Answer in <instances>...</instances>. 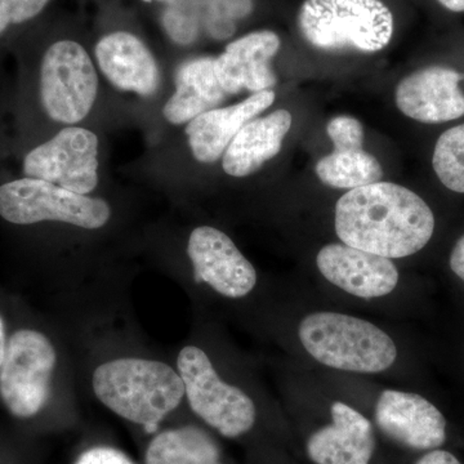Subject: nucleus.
I'll use <instances>...</instances> for the list:
<instances>
[{"label": "nucleus", "mask_w": 464, "mask_h": 464, "mask_svg": "<svg viewBox=\"0 0 464 464\" xmlns=\"http://www.w3.org/2000/svg\"><path fill=\"white\" fill-rule=\"evenodd\" d=\"M334 226L346 246L381 257L405 258L431 240L435 216L420 195L398 183L380 181L341 197Z\"/></svg>", "instance_id": "obj_1"}, {"label": "nucleus", "mask_w": 464, "mask_h": 464, "mask_svg": "<svg viewBox=\"0 0 464 464\" xmlns=\"http://www.w3.org/2000/svg\"><path fill=\"white\" fill-rule=\"evenodd\" d=\"M94 395L110 411L146 431L179 408L185 396L181 375L159 360L121 357L97 366Z\"/></svg>", "instance_id": "obj_2"}, {"label": "nucleus", "mask_w": 464, "mask_h": 464, "mask_svg": "<svg viewBox=\"0 0 464 464\" xmlns=\"http://www.w3.org/2000/svg\"><path fill=\"white\" fill-rule=\"evenodd\" d=\"M103 92L93 56L81 42L66 38L48 45L39 63L38 99L51 123L92 125Z\"/></svg>", "instance_id": "obj_3"}, {"label": "nucleus", "mask_w": 464, "mask_h": 464, "mask_svg": "<svg viewBox=\"0 0 464 464\" xmlns=\"http://www.w3.org/2000/svg\"><path fill=\"white\" fill-rule=\"evenodd\" d=\"M298 337L316 362L337 371L377 374L398 359V347L386 332L344 314H311L299 324Z\"/></svg>", "instance_id": "obj_4"}, {"label": "nucleus", "mask_w": 464, "mask_h": 464, "mask_svg": "<svg viewBox=\"0 0 464 464\" xmlns=\"http://www.w3.org/2000/svg\"><path fill=\"white\" fill-rule=\"evenodd\" d=\"M298 27L317 50L375 53L390 44L395 21L381 0H304Z\"/></svg>", "instance_id": "obj_5"}, {"label": "nucleus", "mask_w": 464, "mask_h": 464, "mask_svg": "<svg viewBox=\"0 0 464 464\" xmlns=\"http://www.w3.org/2000/svg\"><path fill=\"white\" fill-rule=\"evenodd\" d=\"M23 172L24 177L76 194L99 197L105 176V143L92 125L58 128L47 141L26 152Z\"/></svg>", "instance_id": "obj_6"}, {"label": "nucleus", "mask_w": 464, "mask_h": 464, "mask_svg": "<svg viewBox=\"0 0 464 464\" xmlns=\"http://www.w3.org/2000/svg\"><path fill=\"white\" fill-rule=\"evenodd\" d=\"M0 217L14 225L54 222L96 231L110 224L112 207L102 197L76 194L53 183L23 177L0 185Z\"/></svg>", "instance_id": "obj_7"}, {"label": "nucleus", "mask_w": 464, "mask_h": 464, "mask_svg": "<svg viewBox=\"0 0 464 464\" xmlns=\"http://www.w3.org/2000/svg\"><path fill=\"white\" fill-rule=\"evenodd\" d=\"M92 56L105 92L158 111L169 79L143 39L128 30L106 33L94 43Z\"/></svg>", "instance_id": "obj_8"}, {"label": "nucleus", "mask_w": 464, "mask_h": 464, "mask_svg": "<svg viewBox=\"0 0 464 464\" xmlns=\"http://www.w3.org/2000/svg\"><path fill=\"white\" fill-rule=\"evenodd\" d=\"M177 372L181 375L188 405L201 420L227 439L249 432L257 420L253 400L221 380L201 348L186 346L177 357Z\"/></svg>", "instance_id": "obj_9"}, {"label": "nucleus", "mask_w": 464, "mask_h": 464, "mask_svg": "<svg viewBox=\"0 0 464 464\" xmlns=\"http://www.w3.org/2000/svg\"><path fill=\"white\" fill-rule=\"evenodd\" d=\"M57 353L50 338L33 329L12 334L0 369V398L9 413L29 420L50 399Z\"/></svg>", "instance_id": "obj_10"}, {"label": "nucleus", "mask_w": 464, "mask_h": 464, "mask_svg": "<svg viewBox=\"0 0 464 464\" xmlns=\"http://www.w3.org/2000/svg\"><path fill=\"white\" fill-rule=\"evenodd\" d=\"M195 280L226 298L246 297L257 284V271L224 231L198 226L186 246Z\"/></svg>", "instance_id": "obj_11"}, {"label": "nucleus", "mask_w": 464, "mask_h": 464, "mask_svg": "<svg viewBox=\"0 0 464 464\" xmlns=\"http://www.w3.org/2000/svg\"><path fill=\"white\" fill-rule=\"evenodd\" d=\"M375 423L382 432L413 450H435L447 441V420L418 393L384 390L375 405Z\"/></svg>", "instance_id": "obj_12"}, {"label": "nucleus", "mask_w": 464, "mask_h": 464, "mask_svg": "<svg viewBox=\"0 0 464 464\" xmlns=\"http://www.w3.org/2000/svg\"><path fill=\"white\" fill-rule=\"evenodd\" d=\"M227 94L216 72V57L195 56L173 67L168 91L159 105V123L185 127L203 112L219 108Z\"/></svg>", "instance_id": "obj_13"}, {"label": "nucleus", "mask_w": 464, "mask_h": 464, "mask_svg": "<svg viewBox=\"0 0 464 464\" xmlns=\"http://www.w3.org/2000/svg\"><path fill=\"white\" fill-rule=\"evenodd\" d=\"M317 268L333 285L364 299L389 295L399 284V271L390 258L343 243H333L317 253Z\"/></svg>", "instance_id": "obj_14"}, {"label": "nucleus", "mask_w": 464, "mask_h": 464, "mask_svg": "<svg viewBox=\"0 0 464 464\" xmlns=\"http://www.w3.org/2000/svg\"><path fill=\"white\" fill-rule=\"evenodd\" d=\"M464 75L444 66H430L405 76L395 91L400 111L420 123L439 124L464 115Z\"/></svg>", "instance_id": "obj_15"}, {"label": "nucleus", "mask_w": 464, "mask_h": 464, "mask_svg": "<svg viewBox=\"0 0 464 464\" xmlns=\"http://www.w3.org/2000/svg\"><path fill=\"white\" fill-rule=\"evenodd\" d=\"M279 35L270 30L235 39L216 57V72L228 97L273 90L276 85L271 61L280 51Z\"/></svg>", "instance_id": "obj_16"}, {"label": "nucleus", "mask_w": 464, "mask_h": 464, "mask_svg": "<svg viewBox=\"0 0 464 464\" xmlns=\"http://www.w3.org/2000/svg\"><path fill=\"white\" fill-rule=\"evenodd\" d=\"M273 90L250 94L230 106L203 112L183 127L185 145L191 158L199 164H215L224 157L234 137L252 119L274 105Z\"/></svg>", "instance_id": "obj_17"}, {"label": "nucleus", "mask_w": 464, "mask_h": 464, "mask_svg": "<svg viewBox=\"0 0 464 464\" xmlns=\"http://www.w3.org/2000/svg\"><path fill=\"white\" fill-rule=\"evenodd\" d=\"M332 424L308 439L307 456L315 464H369L375 438L371 420L344 402L332 405Z\"/></svg>", "instance_id": "obj_18"}, {"label": "nucleus", "mask_w": 464, "mask_h": 464, "mask_svg": "<svg viewBox=\"0 0 464 464\" xmlns=\"http://www.w3.org/2000/svg\"><path fill=\"white\" fill-rule=\"evenodd\" d=\"M292 121V114L284 109L252 119L226 149L221 159L224 172L232 179H246L257 172L282 151Z\"/></svg>", "instance_id": "obj_19"}, {"label": "nucleus", "mask_w": 464, "mask_h": 464, "mask_svg": "<svg viewBox=\"0 0 464 464\" xmlns=\"http://www.w3.org/2000/svg\"><path fill=\"white\" fill-rule=\"evenodd\" d=\"M221 449L209 433L195 426L159 432L146 449L145 464H224Z\"/></svg>", "instance_id": "obj_20"}, {"label": "nucleus", "mask_w": 464, "mask_h": 464, "mask_svg": "<svg viewBox=\"0 0 464 464\" xmlns=\"http://www.w3.org/2000/svg\"><path fill=\"white\" fill-rule=\"evenodd\" d=\"M317 179L333 188H353L380 182L383 177L380 161L364 149L333 150L316 164Z\"/></svg>", "instance_id": "obj_21"}, {"label": "nucleus", "mask_w": 464, "mask_h": 464, "mask_svg": "<svg viewBox=\"0 0 464 464\" xmlns=\"http://www.w3.org/2000/svg\"><path fill=\"white\" fill-rule=\"evenodd\" d=\"M161 5L159 21L167 38L177 47H190L203 30L201 0H150Z\"/></svg>", "instance_id": "obj_22"}, {"label": "nucleus", "mask_w": 464, "mask_h": 464, "mask_svg": "<svg viewBox=\"0 0 464 464\" xmlns=\"http://www.w3.org/2000/svg\"><path fill=\"white\" fill-rule=\"evenodd\" d=\"M432 166L445 188L464 194V124L440 136L433 150Z\"/></svg>", "instance_id": "obj_23"}, {"label": "nucleus", "mask_w": 464, "mask_h": 464, "mask_svg": "<svg viewBox=\"0 0 464 464\" xmlns=\"http://www.w3.org/2000/svg\"><path fill=\"white\" fill-rule=\"evenodd\" d=\"M203 30L216 41L231 38L237 23L253 12V0H201Z\"/></svg>", "instance_id": "obj_24"}, {"label": "nucleus", "mask_w": 464, "mask_h": 464, "mask_svg": "<svg viewBox=\"0 0 464 464\" xmlns=\"http://www.w3.org/2000/svg\"><path fill=\"white\" fill-rule=\"evenodd\" d=\"M326 133L334 150L362 149L364 130L362 124L353 116H335L326 125Z\"/></svg>", "instance_id": "obj_25"}, {"label": "nucleus", "mask_w": 464, "mask_h": 464, "mask_svg": "<svg viewBox=\"0 0 464 464\" xmlns=\"http://www.w3.org/2000/svg\"><path fill=\"white\" fill-rule=\"evenodd\" d=\"M51 0H0V35L41 14Z\"/></svg>", "instance_id": "obj_26"}, {"label": "nucleus", "mask_w": 464, "mask_h": 464, "mask_svg": "<svg viewBox=\"0 0 464 464\" xmlns=\"http://www.w3.org/2000/svg\"><path fill=\"white\" fill-rule=\"evenodd\" d=\"M74 464H136L128 454L112 447L87 449Z\"/></svg>", "instance_id": "obj_27"}, {"label": "nucleus", "mask_w": 464, "mask_h": 464, "mask_svg": "<svg viewBox=\"0 0 464 464\" xmlns=\"http://www.w3.org/2000/svg\"><path fill=\"white\" fill-rule=\"evenodd\" d=\"M415 464H460V462L450 451L435 449V450H430L429 453L424 454Z\"/></svg>", "instance_id": "obj_28"}, {"label": "nucleus", "mask_w": 464, "mask_h": 464, "mask_svg": "<svg viewBox=\"0 0 464 464\" xmlns=\"http://www.w3.org/2000/svg\"><path fill=\"white\" fill-rule=\"evenodd\" d=\"M450 268L464 283V235L457 241L450 255Z\"/></svg>", "instance_id": "obj_29"}, {"label": "nucleus", "mask_w": 464, "mask_h": 464, "mask_svg": "<svg viewBox=\"0 0 464 464\" xmlns=\"http://www.w3.org/2000/svg\"><path fill=\"white\" fill-rule=\"evenodd\" d=\"M7 338H5V326L3 317L0 315V369L5 362V350H7Z\"/></svg>", "instance_id": "obj_30"}, {"label": "nucleus", "mask_w": 464, "mask_h": 464, "mask_svg": "<svg viewBox=\"0 0 464 464\" xmlns=\"http://www.w3.org/2000/svg\"><path fill=\"white\" fill-rule=\"evenodd\" d=\"M439 3L449 11L464 12V0H439Z\"/></svg>", "instance_id": "obj_31"}]
</instances>
